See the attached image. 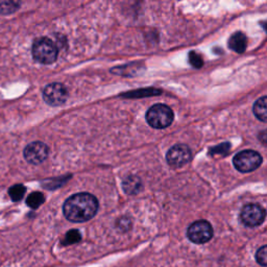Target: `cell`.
<instances>
[{
	"label": "cell",
	"mask_w": 267,
	"mask_h": 267,
	"mask_svg": "<svg viewBox=\"0 0 267 267\" xmlns=\"http://www.w3.org/2000/svg\"><path fill=\"white\" fill-rule=\"evenodd\" d=\"M98 201L90 193H78L71 195L64 203L63 212L71 222H86L92 219L98 211Z\"/></svg>",
	"instance_id": "1"
},
{
	"label": "cell",
	"mask_w": 267,
	"mask_h": 267,
	"mask_svg": "<svg viewBox=\"0 0 267 267\" xmlns=\"http://www.w3.org/2000/svg\"><path fill=\"white\" fill-rule=\"evenodd\" d=\"M31 52L33 59L44 65L55 63L59 55V50L55 42L45 37L39 38L33 42Z\"/></svg>",
	"instance_id": "2"
},
{
	"label": "cell",
	"mask_w": 267,
	"mask_h": 267,
	"mask_svg": "<svg viewBox=\"0 0 267 267\" xmlns=\"http://www.w3.org/2000/svg\"><path fill=\"white\" fill-rule=\"evenodd\" d=\"M146 121L154 129H166L173 122V111L166 104L158 103L152 105L146 112Z\"/></svg>",
	"instance_id": "3"
},
{
	"label": "cell",
	"mask_w": 267,
	"mask_h": 267,
	"mask_svg": "<svg viewBox=\"0 0 267 267\" xmlns=\"http://www.w3.org/2000/svg\"><path fill=\"white\" fill-rule=\"evenodd\" d=\"M233 164L240 172H252L262 164V157L255 150H243L234 157Z\"/></svg>",
	"instance_id": "4"
},
{
	"label": "cell",
	"mask_w": 267,
	"mask_h": 267,
	"mask_svg": "<svg viewBox=\"0 0 267 267\" xmlns=\"http://www.w3.org/2000/svg\"><path fill=\"white\" fill-rule=\"evenodd\" d=\"M187 237L195 244L207 243L213 237V227L207 220H198L188 227Z\"/></svg>",
	"instance_id": "5"
},
{
	"label": "cell",
	"mask_w": 267,
	"mask_h": 267,
	"mask_svg": "<svg viewBox=\"0 0 267 267\" xmlns=\"http://www.w3.org/2000/svg\"><path fill=\"white\" fill-rule=\"evenodd\" d=\"M265 210L257 204L245 205L240 212V220L247 227H256L263 223Z\"/></svg>",
	"instance_id": "6"
},
{
	"label": "cell",
	"mask_w": 267,
	"mask_h": 267,
	"mask_svg": "<svg viewBox=\"0 0 267 267\" xmlns=\"http://www.w3.org/2000/svg\"><path fill=\"white\" fill-rule=\"evenodd\" d=\"M68 91L66 87L60 83H52L43 90V99L51 106H60L66 102Z\"/></svg>",
	"instance_id": "7"
},
{
	"label": "cell",
	"mask_w": 267,
	"mask_h": 267,
	"mask_svg": "<svg viewBox=\"0 0 267 267\" xmlns=\"http://www.w3.org/2000/svg\"><path fill=\"white\" fill-rule=\"evenodd\" d=\"M191 157V149L187 145L176 144L168 150L166 155V160L169 166L173 168H180L190 162Z\"/></svg>",
	"instance_id": "8"
},
{
	"label": "cell",
	"mask_w": 267,
	"mask_h": 267,
	"mask_svg": "<svg viewBox=\"0 0 267 267\" xmlns=\"http://www.w3.org/2000/svg\"><path fill=\"white\" fill-rule=\"evenodd\" d=\"M49 154L48 146L40 141L32 142L24 149V158L26 161L32 165H39L47 159Z\"/></svg>",
	"instance_id": "9"
},
{
	"label": "cell",
	"mask_w": 267,
	"mask_h": 267,
	"mask_svg": "<svg viewBox=\"0 0 267 267\" xmlns=\"http://www.w3.org/2000/svg\"><path fill=\"white\" fill-rule=\"evenodd\" d=\"M228 47L237 53H243L247 47L246 35L241 31L233 33L228 39Z\"/></svg>",
	"instance_id": "10"
},
{
	"label": "cell",
	"mask_w": 267,
	"mask_h": 267,
	"mask_svg": "<svg viewBox=\"0 0 267 267\" xmlns=\"http://www.w3.org/2000/svg\"><path fill=\"white\" fill-rule=\"evenodd\" d=\"M122 188L127 194L129 195H134L139 193V191L142 188V182L140 180V177L137 175H130L122 182Z\"/></svg>",
	"instance_id": "11"
},
{
	"label": "cell",
	"mask_w": 267,
	"mask_h": 267,
	"mask_svg": "<svg viewBox=\"0 0 267 267\" xmlns=\"http://www.w3.org/2000/svg\"><path fill=\"white\" fill-rule=\"evenodd\" d=\"M266 96H263L261 98H259L255 104H254V108H253V112L255 114V116L261 120L262 122H266L267 119V105H266Z\"/></svg>",
	"instance_id": "12"
},
{
	"label": "cell",
	"mask_w": 267,
	"mask_h": 267,
	"mask_svg": "<svg viewBox=\"0 0 267 267\" xmlns=\"http://www.w3.org/2000/svg\"><path fill=\"white\" fill-rule=\"evenodd\" d=\"M45 201L43 193L41 192H33L28 195L26 200V205L31 209H38Z\"/></svg>",
	"instance_id": "13"
},
{
	"label": "cell",
	"mask_w": 267,
	"mask_h": 267,
	"mask_svg": "<svg viewBox=\"0 0 267 267\" xmlns=\"http://www.w3.org/2000/svg\"><path fill=\"white\" fill-rule=\"evenodd\" d=\"M25 192H26V188L21 184H18L10 188L9 195L13 202H19L23 199Z\"/></svg>",
	"instance_id": "14"
},
{
	"label": "cell",
	"mask_w": 267,
	"mask_h": 267,
	"mask_svg": "<svg viewBox=\"0 0 267 267\" xmlns=\"http://www.w3.org/2000/svg\"><path fill=\"white\" fill-rule=\"evenodd\" d=\"M82 240V235L80 233V231L78 230H70L69 232L65 235V238L62 241L63 245H71L75 244Z\"/></svg>",
	"instance_id": "15"
},
{
	"label": "cell",
	"mask_w": 267,
	"mask_h": 267,
	"mask_svg": "<svg viewBox=\"0 0 267 267\" xmlns=\"http://www.w3.org/2000/svg\"><path fill=\"white\" fill-rule=\"evenodd\" d=\"M20 4L15 2H0V15H9L19 9Z\"/></svg>",
	"instance_id": "16"
},
{
	"label": "cell",
	"mask_w": 267,
	"mask_h": 267,
	"mask_svg": "<svg viewBox=\"0 0 267 267\" xmlns=\"http://www.w3.org/2000/svg\"><path fill=\"white\" fill-rule=\"evenodd\" d=\"M189 63L191 66H193L194 68H197V69H200L204 66V60L203 58L199 55L198 52H195V51H191L189 52Z\"/></svg>",
	"instance_id": "17"
},
{
	"label": "cell",
	"mask_w": 267,
	"mask_h": 267,
	"mask_svg": "<svg viewBox=\"0 0 267 267\" xmlns=\"http://www.w3.org/2000/svg\"><path fill=\"white\" fill-rule=\"evenodd\" d=\"M256 261L261 266L267 265V246L263 245L261 246L256 253Z\"/></svg>",
	"instance_id": "18"
},
{
	"label": "cell",
	"mask_w": 267,
	"mask_h": 267,
	"mask_svg": "<svg viewBox=\"0 0 267 267\" xmlns=\"http://www.w3.org/2000/svg\"><path fill=\"white\" fill-rule=\"evenodd\" d=\"M230 147H231L230 143H223V144H221V145H219V146H217L215 148L211 149L210 154L211 155H214V154H224L225 151L227 152L230 150Z\"/></svg>",
	"instance_id": "19"
},
{
	"label": "cell",
	"mask_w": 267,
	"mask_h": 267,
	"mask_svg": "<svg viewBox=\"0 0 267 267\" xmlns=\"http://www.w3.org/2000/svg\"><path fill=\"white\" fill-rule=\"evenodd\" d=\"M121 221H127V222H128V225H131V220H130V219H128V218H122V219H119V220H118V222H119V223H116V225H120ZM127 222H126V225H127ZM122 226H123V227H122V230H123V231H126V230H124V222L122 223Z\"/></svg>",
	"instance_id": "20"
}]
</instances>
